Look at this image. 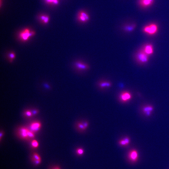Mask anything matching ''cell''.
I'll use <instances>...</instances> for the list:
<instances>
[{
	"mask_svg": "<svg viewBox=\"0 0 169 169\" xmlns=\"http://www.w3.org/2000/svg\"><path fill=\"white\" fill-rule=\"evenodd\" d=\"M119 144L120 145L123 146H126L128 145L127 143L126 140L124 138L120 140L119 141Z\"/></svg>",
	"mask_w": 169,
	"mask_h": 169,
	"instance_id": "16",
	"label": "cell"
},
{
	"mask_svg": "<svg viewBox=\"0 0 169 169\" xmlns=\"http://www.w3.org/2000/svg\"><path fill=\"white\" fill-rule=\"evenodd\" d=\"M136 26V24H126L123 27V30L126 32H131L133 31L135 28Z\"/></svg>",
	"mask_w": 169,
	"mask_h": 169,
	"instance_id": "11",
	"label": "cell"
},
{
	"mask_svg": "<svg viewBox=\"0 0 169 169\" xmlns=\"http://www.w3.org/2000/svg\"><path fill=\"white\" fill-rule=\"evenodd\" d=\"M48 3L53 4L54 5H57L58 4V0H45Z\"/></svg>",
	"mask_w": 169,
	"mask_h": 169,
	"instance_id": "20",
	"label": "cell"
},
{
	"mask_svg": "<svg viewBox=\"0 0 169 169\" xmlns=\"http://www.w3.org/2000/svg\"><path fill=\"white\" fill-rule=\"evenodd\" d=\"M38 142L36 140H33L31 143V146L33 148H36L39 146Z\"/></svg>",
	"mask_w": 169,
	"mask_h": 169,
	"instance_id": "18",
	"label": "cell"
},
{
	"mask_svg": "<svg viewBox=\"0 0 169 169\" xmlns=\"http://www.w3.org/2000/svg\"><path fill=\"white\" fill-rule=\"evenodd\" d=\"M25 115L27 117H30L32 116L33 114L32 113L31 111H27L25 112Z\"/></svg>",
	"mask_w": 169,
	"mask_h": 169,
	"instance_id": "24",
	"label": "cell"
},
{
	"mask_svg": "<svg viewBox=\"0 0 169 169\" xmlns=\"http://www.w3.org/2000/svg\"><path fill=\"white\" fill-rule=\"evenodd\" d=\"M41 126V124L40 122H33L31 124L30 126V130L34 133L37 132L40 129Z\"/></svg>",
	"mask_w": 169,
	"mask_h": 169,
	"instance_id": "10",
	"label": "cell"
},
{
	"mask_svg": "<svg viewBox=\"0 0 169 169\" xmlns=\"http://www.w3.org/2000/svg\"><path fill=\"white\" fill-rule=\"evenodd\" d=\"M158 30V26L155 23H151L145 26L143 29V31L145 33L151 35L155 34Z\"/></svg>",
	"mask_w": 169,
	"mask_h": 169,
	"instance_id": "1",
	"label": "cell"
},
{
	"mask_svg": "<svg viewBox=\"0 0 169 169\" xmlns=\"http://www.w3.org/2000/svg\"><path fill=\"white\" fill-rule=\"evenodd\" d=\"M128 158L130 161L135 163L137 161L138 158V152L136 150H131L128 154Z\"/></svg>",
	"mask_w": 169,
	"mask_h": 169,
	"instance_id": "6",
	"label": "cell"
},
{
	"mask_svg": "<svg viewBox=\"0 0 169 169\" xmlns=\"http://www.w3.org/2000/svg\"><path fill=\"white\" fill-rule=\"evenodd\" d=\"M35 35L34 31H31L28 29H26L20 32L19 35L20 39L24 41L28 40L31 37Z\"/></svg>",
	"mask_w": 169,
	"mask_h": 169,
	"instance_id": "3",
	"label": "cell"
},
{
	"mask_svg": "<svg viewBox=\"0 0 169 169\" xmlns=\"http://www.w3.org/2000/svg\"><path fill=\"white\" fill-rule=\"evenodd\" d=\"M153 110V107L152 106H146L143 108V112L145 113L148 111L152 112Z\"/></svg>",
	"mask_w": 169,
	"mask_h": 169,
	"instance_id": "14",
	"label": "cell"
},
{
	"mask_svg": "<svg viewBox=\"0 0 169 169\" xmlns=\"http://www.w3.org/2000/svg\"><path fill=\"white\" fill-rule=\"evenodd\" d=\"M33 158L36 160H41L40 156H39L38 154L36 153L33 154Z\"/></svg>",
	"mask_w": 169,
	"mask_h": 169,
	"instance_id": "22",
	"label": "cell"
},
{
	"mask_svg": "<svg viewBox=\"0 0 169 169\" xmlns=\"http://www.w3.org/2000/svg\"><path fill=\"white\" fill-rule=\"evenodd\" d=\"M28 137L29 138H32L35 137V135L34 132L29 130L28 133Z\"/></svg>",
	"mask_w": 169,
	"mask_h": 169,
	"instance_id": "21",
	"label": "cell"
},
{
	"mask_svg": "<svg viewBox=\"0 0 169 169\" xmlns=\"http://www.w3.org/2000/svg\"><path fill=\"white\" fill-rule=\"evenodd\" d=\"M84 153V150L81 148H78L76 150V153L79 156L82 155Z\"/></svg>",
	"mask_w": 169,
	"mask_h": 169,
	"instance_id": "17",
	"label": "cell"
},
{
	"mask_svg": "<svg viewBox=\"0 0 169 169\" xmlns=\"http://www.w3.org/2000/svg\"><path fill=\"white\" fill-rule=\"evenodd\" d=\"M99 86L101 88H110L111 86V83L109 81H102L99 83Z\"/></svg>",
	"mask_w": 169,
	"mask_h": 169,
	"instance_id": "13",
	"label": "cell"
},
{
	"mask_svg": "<svg viewBox=\"0 0 169 169\" xmlns=\"http://www.w3.org/2000/svg\"><path fill=\"white\" fill-rule=\"evenodd\" d=\"M29 130L26 128H21L19 132L20 137L24 139L29 138L28 137V133Z\"/></svg>",
	"mask_w": 169,
	"mask_h": 169,
	"instance_id": "9",
	"label": "cell"
},
{
	"mask_svg": "<svg viewBox=\"0 0 169 169\" xmlns=\"http://www.w3.org/2000/svg\"><path fill=\"white\" fill-rule=\"evenodd\" d=\"M151 112H152L148 111L147 112L145 113V114L147 116H150L151 114Z\"/></svg>",
	"mask_w": 169,
	"mask_h": 169,
	"instance_id": "27",
	"label": "cell"
},
{
	"mask_svg": "<svg viewBox=\"0 0 169 169\" xmlns=\"http://www.w3.org/2000/svg\"><path fill=\"white\" fill-rule=\"evenodd\" d=\"M143 51L148 55H150L153 53V47L151 45H147L144 47Z\"/></svg>",
	"mask_w": 169,
	"mask_h": 169,
	"instance_id": "12",
	"label": "cell"
},
{
	"mask_svg": "<svg viewBox=\"0 0 169 169\" xmlns=\"http://www.w3.org/2000/svg\"><path fill=\"white\" fill-rule=\"evenodd\" d=\"M77 126L78 128L81 130H86V129L84 127L83 123H81V122H79V123H77Z\"/></svg>",
	"mask_w": 169,
	"mask_h": 169,
	"instance_id": "19",
	"label": "cell"
},
{
	"mask_svg": "<svg viewBox=\"0 0 169 169\" xmlns=\"http://www.w3.org/2000/svg\"><path fill=\"white\" fill-rule=\"evenodd\" d=\"M9 58H10V59L13 60V59L15 58V55L14 53H11L9 54Z\"/></svg>",
	"mask_w": 169,
	"mask_h": 169,
	"instance_id": "25",
	"label": "cell"
},
{
	"mask_svg": "<svg viewBox=\"0 0 169 169\" xmlns=\"http://www.w3.org/2000/svg\"><path fill=\"white\" fill-rule=\"evenodd\" d=\"M32 160L34 163H35V164L36 165L39 164L40 163L41 161V160H36V159H34L33 157L32 158Z\"/></svg>",
	"mask_w": 169,
	"mask_h": 169,
	"instance_id": "23",
	"label": "cell"
},
{
	"mask_svg": "<svg viewBox=\"0 0 169 169\" xmlns=\"http://www.w3.org/2000/svg\"><path fill=\"white\" fill-rule=\"evenodd\" d=\"M74 66L76 69L80 71L87 70L90 68L89 65L88 64L80 61H77L75 62Z\"/></svg>",
	"mask_w": 169,
	"mask_h": 169,
	"instance_id": "4",
	"label": "cell"
},
{
	"mask_svg": "<svg viewBox=\"0 0 169 169\" xmlns=\"http://www.w3.org/2000/svg\"><path fill=\"white\" fill-rule=\"evenodd\" d=\"M3 132L1 131V133H0V138H1H1H2L3 136Z\"/></svg>",
	"mask_w": 169,
	"mask_h": 169,
	"instance_id": "29",
	"label": "cell"
},
{
	"mask_svg": "<svg viewBox=\"0 0 169 169\" xmlns=\"http://www.w3.org/2000/svg\"><path fill=\"white\" fill-rule=\"evenodd\" d=\"M83 124L84 125V128H85L86 129L88 126V122L87 121H86V122H83Z\"/></svg>",
	"mask_w": 169,
	"mask_h": 169,
	"instance_id": "26",
	"label": "cell"
},
{
	"mask_svg": "<svg viewBox=\"0 0 169 169\" xmlns=\"http://www.w3.org/2000/svg\"><path fill=\"white\" fill-rule=\"evenodd\" d=\"M41 19L43 22L45 23H48L49 20V18L48 16H43L40 17Z\"/></svg>",
	"mask_w": 169,
	"mask_h": 169,
	"instance_id": "15",
	"label": "cell"
},
{
	"mask_svg": "<svg viewBox=\"0 0 169 169\" xmlns=\"http://www.w3.org/2000/svg\"><path fill=\"white\" fill-rule=\"evenodd\" d=\"M38 111L37 110H35L32 112V114L33 115H35V114H37Z\"/></svg>",
	"mask_w": 169,
	"mask_h": 169,
	"instance_id": "28",
	"label": "cell"
},
{
	"mask_svg": "<svg viewBox=\"0 0 169 169\" xmlns=\"http://www.w3.org/2000/svg\"><path fill=\"white\" fill-rule=\"evenodd\" d=\"M136 58L139 62L142 63H145L148 60V55L144 51L139 52L136 55Z\"/></svg>",
	"mask_w": 169,
	"mask_h": 169,
	"instance_id": "5",
	"label": "cell"
},
{
	"mask_svg": "<svg viewBox=\"0 0 169 169\" xmlns=\"http://www.w3.org/2000/svg\"><path fill=\"white\" fill-rule=\"evenodd\" d=\"M53 169H60V168H59V167H55V168H53Z\"/></svg>",
	"mask_w": 169,
	"mask_h": 169,
	"instance_id": "30",
	"label": "cell"
},
{
	"mask_svg": "<svg viewBox=\"0 0 169 169\" xmlns=\"http://www.w3.org/2000/svg\"><path fill=\"white\" fill-rule=\"evenodd\" d=\"M154 1V0H138V4L140 7L147 8L152 6Z\"/></svg>",
	"mask_w": 169,
	"mask_h": 169,
	"instance_id": "7",
	"label": "cell"
},
{
	"mask_svg": "<svg viewBox=\"0 0 169 169\" xmlns=\"http://www.w3.org/2000/svg\"><path fill=\"white\" fill-rule=\"evenodd\" d=\"M77 19L78 22L81 23H85L89 21L90 16L88 13L85 10H81L78 13Z\"/></svg>",
	"mask_w": 169,
	"mask_h": 169,
	"instance_id": "2",
	"label": "cell"
},
{
	"mask_svg": "<svg viewBox=\"0 0 169 169\" xmlns=\"http://www.w3.org/2000/svg\"><path fill=\"white\" fill-rule=\"evenodd\" d=\"M132 95L130 93L127 92H124L121 94L120 99L121 101L125 103L130 100L132 98Z\"/></svg>",
	"mask_w": 169,
	"mask_h": 169,
	"instance_id": "8",
	"label": "cell"
}]
</instances>
